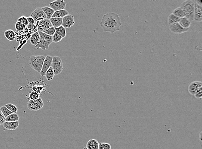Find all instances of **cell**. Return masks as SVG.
Here are the masks:
<instances>
[{
  "label": "cell",
  "instance_id": "d6986e66",
  "mask_svg": "<svg viewBox=\"0 0 202 149\" xmlns=\"http://www.w3.org/2000/svg\"><path fill=\"white\" fill-rule=\"evenodd\" d=\"M42 11L44 12L46 15L47 19L50 20L52 18V16L54 13V11L51 8L49 7H44L41 8Z\"/></svg>",
  "mask_w": 202,
  "mask_h": 149
},
{
  "label": "cell",
  "instance_id": "7402d4cb",
  "mask_svg": "<svg viewBox=\"0 0 202 149\" xmlns=\"http://www.w3.org/2000/svg\"><path fill=\"white\" fill-rule=\"evenodd\" d=\"M172 14L178 18H182L185 17L184 11L181 7H178L175 9L172 12Z\"/></svg>",
  "mask_w": 202,
  "mask_h": 149
},
{
  "label": "cell",
  "instance_id": "ab89813d",
  "mask_svg": "<svg viewBox=\"0 0 202 149\" xmlns=\"http://www.w3.org/2000/svg\"><path fill=\"white\" fill-rule=\"evenodd\" d=\"M5 122V118L0 109V124H3Z\"/></svg>",
  "mask_w": 202,
  "mask_h": 149
},
{
  "label": "cell",
  "instance_id": "e0dca14e",
  "mask_svg": "<svg viewBox=\"0 0 202 149\" xmlns=\"http://www.w3.org/2000/svg\"><path fill=\"white\" fill-rule=\"evenodd\" d=\"M4 35L6 39L10 41H12L15 40L16 34L13 30L9 29L5 30L4 32Z\"/></svg>",
  "mask_w": 202,
  "mask_h": 149
},
{
  "label": "cell",
  "instance_id": "8d00e7d4",
  "mask_svg": "<svg viewBox=\"0 0 202 149\" xmlns=\"http://www.w3.org/2000/svg\"><path fill=\"white\" fill-rule=\"evenodd\" d=\"M202 87L198 88L195 94V97L197 99H201L202 98Z\"/></svg>",
  "mask_w": 202,
  "mask_h": 149
},
{
  "label": "cell",
  "instance_id": "7c38bea8",
  "mask_svg": "<svg viewBox=\"0 0 202 149\" xmlns=\"http://www.w3.org/2000/svg\"><path fill=\"white\" fill-rule=\"evenodd\" d=\"M194 21L201 22L202 21V7L195 2Z\"/></svg>",
  "mask_w": 202,
  "mask_h": 149
},
{
  "label": "cell",
  "instance_id": "7a4b0ae2",
  "mask_svg": "<svg viewBox=\"0 0 202 149\" xmlns=\"http://www.w3.org/2000/svg\"><path fill=\"white\" fill-rule=\"evenodd\" d=\"M195 4V0H186L181 3V7L184 11L185 17L190 22L194 21Z\"/></svg>",
  "mask_w": 202,
  "mask_h": 149
},
{
  "label": "cell",
  "instance_id": "6da1fadb",
  "mask_svg": "<svg viewBox=\"0 0 202 149\" xmlns=\"http://www.w3.org/2000/svg\"><path fill=\"white\" fill-rule=\"evenodd\" d=\"M122 25L120 16L114 12L104 15L100 23V26L104 31L111 33L120 30Z\"/></svg>",
  "mask_w": 202,
  "mask_h": 149
},
{
  "label": "cell",
  "instance_id": "83f0119b",
  "mask_svg": "<svg viewBox=\"0 0 202 149\" xmlns=\"http://www.w3.org/2000/svg\"><path fill=\"white\" fill-rule=\"evenodd\" d=\"M180 19H181V18L176 17V16H175L174 15H173L171 13L169 15V17H168V24H169V25H170L173 24V23L178 22L180 21Z\"/></svg>",
  "mask_w": 202,
  "mask_h": 149
},
{
  "label": "cell",
  "instance_id": "ffe728a7",
  "mask_svg": "<svg viewBox=\"0 0 202 149\" xmlns=\"http://www.w3.org/2000/svg\"><path fill=\"white\" fill-rule=\"evenodd\" d=\"M40 40V37L38 31L35 32L32 34L30 37V41L31 44L33 45H35L39 42Z\"/></svg>",
  "mask_w": 202,
  "mask_h": 149
},
{
  "label": "cell",
  "instance_id": "484cf974",
  "mask_svg": "<svg viewBox=\"0 0 202 149\" xmlns=\"http://www.w3.org/2000/svg\"><path fill=\"white\" fill-rule=\"evenodd\" d=\"M54 76V70L51 66L46 71L45 74V77L48 81H50L53 80Z\"/></svg>",
  "mask_w": 202,
  "mask_h": 149
},
{
  "label": "cell",
  "instance_id": "d4e9b609",
  "mask_svg": "<svg viewBox=\"0 0 202 149\" xmlns=\"http://www.w3.org/2000/svg\"><path fill=\"white\" fill-rule=\"evenodd\" d=\"M56 33L61 36L63 38H65L67 36V32L66 28L62 26L58 28H56Z\"/></svg>",
  "mask_w": 202,
  "mask_h": 149
},
{
  "label": "cell",
  "instance_id": "44dd1931",
  "mask_svg": "<svg viewBox=\"0 0 202 149\" xmlns=\"http://www.w3.org/2000/svg\"><path fill=\"white\" fill-rule=\"evenodd\" d=\"M178 23L181 25V26L185 29H189L191 25V22L185 17L181 18Z\"/></svg>",
  "mask_w": 202,
  "mask_h": 149
},
{
  "label": "cell",
  "instance_id": "cb8c5ba5",
  "mask_svg": "<svg viewBox=\"0 0 202 149\" xmlns=\"http://www.w3.org/2000/svg\"><path fill=\"white\" fill-rule=\"evenodd\" d=\"M38 32L40 37L41 39H43L50 43L53 42V36L49 35L41 31H38Z\"/></svg>",
  "mask_w": 202,
  "mask_h": 149
},
{
  "label": "cell",
  "instance_id": "836d02e7",
  "mask_svg": "<svg viewBox=\"0 0 202 149\" xmlns=\"http://www.w3.org/2000/svg\"><path fill=\"white\" fill-rule=\"evenodd\" d=\"M17 22H19L22 23V24L25 25L26 26H27L29 25L27 20V17L26 16H22L19 17V19L17 20Z\"/></svg>",
  "mask_w": 202,
  "mask_h": 149
},
{
  "label": "cell",
  "instance_id": "3957f363",
  "mask_svg": "<svg viewBox=\"0 0 202 149\" xmlns=\"http://www.w3.org/2000/svg\"><path fill=\"white\" fill-rule=\"evenodd\" d=\"M45 59V56H32L29 58V64L33 69L40 73Z\"/></svg>",
  "mask_w": 202,
  "mask_h": 149
},
{
  "label": "cell",
  "instance_id": "1f68e13d",
  "mask_svg": "<svg viewBox=\"0 0 202 149\" xmlns=\"http://www.w3.org/2000/svg\"><path fill=\"white\" fill-rule=\"evenodd\" d=\"M15 27L16 30L17 31H20L25 30L27 26L17 21V22L16 23Z\"/></svg>",
  "mask_w": 202,
  "mask_h": 149
},
{
  "label": "cell",
  "instance_id": "4dcf8cb0",
  "mask_svg": "<svg viewBox=\"0 0 202 149\" xmlns=\"http://www.w3.org/2000/svg\"><path fill=\"white\" fill-rule=\"evenodd\" d=\"M39 94L35 91H31L29 92V98L30 100H36L39 98Z\"/></svg>",
  "mask_w": 202,
  "mask_h": 149
},
{
  "label": "cell",
  "instance_id": "f35d334b",
  "mask_svg": "<svg viewBox=\"0 0 202 149\" xmlns=\"http://www.w3.org/2000/svg\"><path fill=\"white\" fill-rule=\"evenodd\" d=\"M27 20L29 25H34L35 23L34 20L31 16L27 17Z\"/></svg>",
  "mask_w": 202,
  "mask_h": 149
},
{
  "label": "cell",
  "instance_id": "9c48e42d",
  "mask_svg": "<svg viewBox=\"0 0 202 149\" xmlns=\"http://www.w3.org/2000/svg\"><path fill=\"white\" fill-rule=\"evenodd\" d=\"M169 27L170 31L175 34H182L188 32L189 30V29L183 28L181 26L178 22L169 25Z\"/></svg>",
  "mask_w": 202,
  "mask_h": 149
},
{
  "label": "cell",
  "instance_id": "74e56055",
  "mask_svg": "<svg viewBox=\"0 0 202 149\" xmlns=\"http://www.w3.org/2000/svg\"><path fill=\"white\" fill-rule=\"evenodd\" d=\"M28 29L29 31H32V32H37L38 31L37 30V28H36V26H35V25H28Z\"/></svg>",
  "mask_w": 202,
  "mask_h": 149
},
{
  "label": "cell",
  "instance_id": "f546056e",
  "mask_svg": "<svg viewBox=\"0 0 202 149\" xmlns=\"http://www.w3.org/2000/svg\"><path fill=\"white\" fill-rule=\"evenodd\" d=\"M0 109H1V111L3 114V115L5 118L7 117L9 115L11 114H13L11 111H10L5 106H2V107L0 108Z\"/></svg>",
  "mask_w": 202,
  "mask_h": 149
},
{
  "label": "cell",
  "instance_id": "4fadbf2b",
  "mask_svg": "<svg viewBox=\"0 0 202 149\" xmlns=\"http://www.w3.org/2000/svg\"><path fill=\"white\" fill-rule=\"evenodd\" d=\"M202 87L201 82L194 81L188 87V91L190 95H194L198 88Z\"/></svg>",
  "mask_w": 202,
  "mask_h": 149
},
{
  "label": "cell",
  "instance_id": "9a60e30c",
  "mask_svg": "<svg viewBox=\"0 0 202 149\" xmlns=\"http://www.w3.org/2000/svg\"><path fill=\"white\" fill-rule=\"evenodd\" d=\"M50 43L46 41L43 39H41L39 42L35 46V48L37 49H41L43 50L49 49V47Z\"/></svg>",
  "mask_w": 202,
  "mask_h": 149
},
{
  "label": "cell",
  "instance_id": "ee69618b",
  "mask_svg": "<svg viewBox=\"0 0 202 149\" xmlns=\"http://www.w3.org/2000/svg\"><path fill=\"white\" fill-rule=\"evenodd\" d=\"M1 125V124H0V125Z\"/></svg>",
  "mask_w": 202,
  "mask_h": 149
},
{
  "label": "cell",
  "instance_id": "30bf717a",
  "mask_svg": "<svg viewBox=\"0 0 202 149\" xmlns=\"http://www.w3.org/2000/svg\"><path fill=\"white\" fill-rule=\"evenodd\" d=\"M31 16L34 19L35 22L40 20L47 19L45 14L41 8H37L34 11H33L31 13Z\"/></svg>",
  "mask_w": 202,
  "mask_h": 149
},
{
  "label": "cell",
  "instance_id": "2e32d148",
  "mask_svg": "<svg viewBox=\"0 0 202 149\" xmlns=\"http://www.w3.org/2000/svg\"><path fill=\"white\" fill-rule=\"evenodd\" d=\"M99 144V143L97 140L91 139L87 142L86 148L87 149H98Z\"/></svg>",
  "mask_w": 202,
  "mask_h": 149
},
{
  "label": "cell",
  "instance_id": "8992f818",
  "mask_svg": "<svg viewBox=\"0 0 202 149\" xmlns=\"http://www.w3.org/2000/svg\"><path fill=\"white\" fill-rule=\"evenodd\" d=\"M37 30L44 32L48 28L52 26L50 20L43 19L37 21L35 25Z\"/></svg>",
  "mask_w": 202,
  "mask_h": 149
},
{
  "label": "cell",
  "instance_id": "ac0fdd59",
  "mask_svg": "<svg viewBox=\"0 0 202 149\" xmlns=\"http://www.w3.org/2000/svg\"><path fill=\"white\" fill-rule=\"evenodd\" d=\"M50 20L52 26L55 28L59 27L62 25L63 18L52 17Z\"/></svg>",
  "mask_w": 202,
  "mask_h": 149
},
{
  "label": "cell",
  "instance_id": "603a6c76",
  "mask_svg": "<svg viewBox=\"0 0 202 149\" xmlns=\"http://www.w3.org/2000/svg\"><path fill=\"white\" fill-rule=\"evenodd\" d=\"M69 14V13L66 9H62V10L54 11V13L52 16V17L63 18V17Z\"/></svg>",
  "mask_w": 202,
  "mask_h": 149
},
{
  "label": "cell",
  "instance_id": "f1b7e54d",
  "mask_svg": "<svg viewBox=\"0 0 202 149\" xmlns=\"http://www.w3.org/2000/svg\"><path fill=\"white\" fill-rule=\"evenodd\" d=\"M5 107L13 113H16L18 111V108L15 105L12 104H7L5 105Z\"/></svg>",
  "mask_w": 202,
  "mask_h": 149
},
{
  "label": "cell",
  "instance_id": "5bb4252c",
  "mask_svg": "<svg viewBox=\"0 0 202 149\" xmlns=\"http://www.w3.org/2000/svg\"><path fill=\"white\" fill-rule=\"evenodd\" d=\"M3 126L8 130H15L19 125V121L17 122H5L3 124Z\"/></svg>",
  "mask_w": 202,
  "mask_h": 149
},
{
  "label": "cell",
  "instance_id": "7bdbcfd3",
  "mask_svg": "<svg viewBox=\"0 0 202 149\" xmlns=\"http://www.w3.org/2000/svg\"><path fill=\"white\" fill-rule=\"evenodd\" d=\"M82 149H87V148H84Z\"/></svg>",
  "mask_w": 202,
  "mask_h": 149
},
{
  "label": "cell",
  "instance_id": "60d3db41",
  "mask_svg": "<svg viewBox=\"0 0 202 149\" xmlns=\"http://www.w3.org/2000/svg\"><path fill=\"white\" fill-rule=\"evenodd\" d=\"M196 3H197L198 5H200V6H202V1L201 0H196V1H195Z\"/></svg>",
  "mask_w": 202,
  "mask_h": 149
},
{
  "label": "cell",
  "instance_id": "d6a6232c",
  "mask_svg": "<svg viewBox=\"0 0 202 149\" xmlns=\"http://www.w3.org/2000/svg\"><path fill=\"white\" fill-rule=\"evenodd\" d=\"M55 28L54 27L52 26L51 27H50L49 28H48L47 30H45L44 32V33L49 35L52 36H53V35L55 33Z\"/></svg>",
  "mask_w": 202,
  "mask_h": 149
},
{
  "label": "cell",
  "instance_id": "5b68a950",
  "mask_svg": "<svg viewBox=\"0 0 202 149\" xmlns=\"http://www.w3.org/2000/svg\"><path fill=\"white\" fill-rule=\"evenodd\" d=\"M43 106V102L40 98L36 100H29V101L28 102V108L31 111H38L41 109Z\"/></svg>",
  "mask_w": 202,
  "mask_h": 149
},
{
  "label": "cell",
  "instance_id": "52a82bcc",
  "mask_svg": "<svg viewBox=\"0 0 202 149\" xmlns=\"http://www.w3.org/2000/svg\"><path fill=\"white\" fill-rule=\"evenodd\" d=\"M50 7L52 8L54 11L65 9L67 3L63 0H56L50 3Z\"/></svg>",
  "mask_w": 202,
  "mask_h": 149
},
{
  "label": "cell",
  "instance_id": "ba28073f",
  "mask_svg": "<svg viewBox=\"0 0 202 149\" xmlns=\"http://www.w3.org/2000/svg\"><path fill=\"white\" fill-rule=\"evenodd\" d=\"M52 60H53V57L51 56L48 55L45 57L41 70V72H40L41 76L43 77L45 76L46 71L51 67Z\"/></svg>",
  "mask_w": 202,
  "mask_h": 149
},
{
  "label": "cell",
  "instance_id": "d590c367",
  "mask_svg": "<svg viewBox=\"0 0 202 149\" xmlns=\"http://www.w3.org/2000/svg\"><path fill=\"white\" fill-rule=\"evenodd\" d=\"M63 38L61 36L56 33H55L53 36V42L54 43H58L62 40Z\"/></svg>",
  "mask_w": 202,
  "mask_h": 149
},
{
  "label": "cell",
  "instance_id": "4316f807",
  "mask_svg": "<svg viewBox=\"0 0 202 149\" xmlns=\"http://www.w3.org/2000/svg\"><path fill=\"white\" fill-rule=\"evenodd\" d=\"M19 117L16 113H13L5 118V122H17Z\"/></svg>",
  "mask_w": 202,
  "mask_h": 149
},
{
  "label": "cell",
  "instance_id": "e575fe53",
  "mask_svg": "<svg viewBox=\"0 0 202 149\" xmlns=\"http://www.w3.org/2000/svg\"><path fill=\"white\" fill-rule=\"evenodd\" d=\"M111 146L110 144L107 143H101L99 144L98 149H111Z\"/></svg>",
  "mask_w": 202,
  "mask_h": 149
},
{
  "label": "cell",
  "instance_id": "b9f144b4",
  "mask_svg": "<svg viewBox=\"0 0 202 149\" xmlns=\"http://www.w3.org/2000/svg\"><path fill=\"white\" fill-rule=\"evenodd\" d=\"M200 140L202 142V132H201L200 134Z\"/></svg>",
  "mask_w": 202,
  "mask_h": 149
},
{
  "label": "cell",
  "instance_id": "8fae6325",
  "mask_svg": "<svg viewBox=\"0 0 202 149\" xmlns=\"http://www.w3.org/2000/svg\"><path fill=\"white\" fill-rule=\"evenodd\" d=\"M75 23L73 16L69 14L63 18L62 25L65 28H70Z\"/></svg>",
  "mask_w": 202,
  "mask_h": 149
},
{
  "label": "cell",
  "instance_id": "277c9868",
  "mask_svg": "<svg viewBox=\"0 0 202 149\" xmlns=\"http://www.w3.org/2000/svg\"><path fill=\"white\" fill-rule=\"evenodd\" d=\"M63 63L60 57L55 56L53 57L51 67L53 68L55 75H57L61 73L63 70Z\"/></svg>",
  "mask_w": 202,
  "mask_h": 149
}]
</instances>
